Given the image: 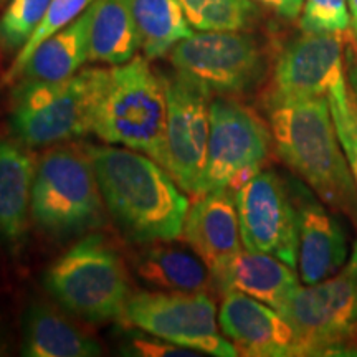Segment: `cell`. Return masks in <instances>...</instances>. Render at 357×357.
<instances>
[{
    "instance_id": "cell-29",
    "label": "cell",
    "mask_w": 357,
    "mask_h": 357,
    "mask_svg": "<svg viewBox=\"0 0 357 357\" xmlns=\"http://www.w3.org/2000/svg\"><path fill=\"white\" fill-rule=\"evenodd\" d=\"M129 354L136 356H195V352L187 347L172 344V342L164 341L159 337H144V336H134L129 342Z\"/></svg>"
},
{
    "instance_id": "cell-7",
    "label": "cell",
    "mask_w": 357,
    "mask_h": 357,
    "mask_svg": "<svg viewBox=\"0 0 357 357\" xmlns=\"http://www.w3.org/2000/svg\"><path fill=\"white\" fill-rule=\"evenodd\" d=\"M280 314L291 326L294 356L351 354L357 333V278L351 265L319 283L298 287Z\"/></svg>"
},
{
    "instance_id": "cell-24",
    "label": "cell",
    "mask_w": 357,
    "mask_h": 357,
    "mask_svg": "<svg viewBox=\"0 0 357 357\" xmlns=\"http://www.w3.org/2000/svg\"><path fill=\"white\" fill-rule=\"evenodd\" d=\"M258 15L253 0H197L185 12L192 29L199 32H240Z\"/></svg>"
},
{
    "instance_id": "cell-22",
    "label": "cell",
    "mask_w": 357,
    "mask_h": 357,
    "mask_svg": "<svg viewBox=\"0 0 357 357\" xmlns=\"http://www.w3.org/2000/svg\"><path fill=\"white\" fill-rule=\"evenodd\" d=\"M89 25V61L124 65L141 47L132 0H95Z\"/></svg>"
},
{
    "instance_id": "cell-16",
    "label": "cell",
    "mask_w": 357,
    "mask_h": 357,
    "mask_svg": "<svg viewBox=\"0 0 357 357\" xmlns=\"http://www.w3.org/2000/svg\"><path fill=\"white\" fill-rule=\"evenodd\" d=\"M298 268L305 284L319 283L339 273L347 257L341 223L311 197L298 204Z\"/></svg>"
},
{
    "instance_id": "cell-33",
    "label": "cell",
    "mask_w": 357,
    "mask_h": 357,
    "mask_svg": "<svg viewBox=\"0 0 357 357\" xmlns=\"http://www.w3.org/2000/svg\"><path fill=\"white\" fill-rule=\"evenodd\" d=\"M349 265H351L352 270H354L356 278H357V242H356V245H354V252H352V258H351Z\"/></svg>"
},
{
    "instance_id": "cell-8",
    "label": "cell",
    "mask_w": 357,
    "mask_h": 357,
    "mask_svg": "<svg viewBox=\"0 0 357 357\" xmlns=\"http://www.w3.org/2000/svg\"><path fill=\"white\" fill-rule=\"evenodd\" d=\"M273 147L271 129L255 111L231 96L215 98L211 102V137L202 194L217 189L236 192L263 171Z\"/></svg>"
},
{
    "instance_id": "cell-32",
    "label": "cell",
    "mask_w": 357,
    "mask_h": 357,
    "mask_svg": "<svg viewBox=\"0 0 357 357\" xmlns=\"http://www.w3.org/2000/svg\"><path fill=\"white\" fill-rule=\"evenodd\" d=\"M347 7H349L352 32H354L356 38H357V0H347Z\"/></svg>"
},
{
    "instance_id": "cell-5",
    "label": "cell",
    "mask_w": 357,
    "mask_h": 357,
    "mask_svg": "<svg viewBox=\"0 0 357 357\" xmlns=\"http://www.w3.org/2000/svg\"><path fill=\"white\" fill-rule=\"evenodd\" d=\"M45 288L58 305L91 323L121 319L129 291L126 268L101 235H86L45 273Z\"/></svg>"
},
{
    "instance_id": "cell-19",
    "label": "cell",
    "mask_w": 357,
    "mask_h": 357,
    "mask_svg": "<svg viewBox=\"0 0 357 357\" xmlns=\"http://www.w3.org/2000/svg\"><path fill=\"white\" fill-rule=\"evenodd\" d=\"M35 171L33 155L0 136V234L10 243L25 236Z\"/></svg>"
},
{
    "instance_id": "cell-25",
    "label": "cell",
    "mask_w": 357,
    "mask_h": 357,
    "mask_svg": "<svg viewBox=\"0 0 357 357\" xmlns=\"http://www.w3.org/2000/svg\"><path fill=\"white\" fill-rule=\"evenodd\" d=\"M93 2H95V0H52L47 13H45L42 24L38 25V29L35 30L32 37L29 38V42L19 50V55H17L15 61H13L12 68L8 70L6 82L8 83L12 82V79L19 78L25 63L35 52V48H37L43 40L52 37V35L56 33L58 30L65 29V26L70 25L75 19H78Z\"/></svg>"
},
{
    "instance_id": "cell-10",
    "label": "cell",
    "mask_w": 357,
    "mask_h": 357,
    "mask_svg": "<svg viewBox=\"0 0 357 357\" xmlns=\"http://www.w3.org/2000/svg\"><path fill=\"white\" fill-rule=\"evenodd\" d=\"M171 63L211 95H243L265 73V55L252 35L240 32H197L171 50Z\"/></svg>"
},
{
    "instance_id": "cell-17",
    "label": "cell",
    "mask_w": 357,
    "mask_h": 357,
    "mask_svg": "<svg viewBox=\"0 0 357 357\" xmlns=\"http://www.w3.org/2000/svg\"><path fill=\"white\" fill-rule=\"evenodd\" d=\"M212 278L213 288L222 294L242 291L278 312L300 287L294 268L273 255L247 248L240 250Z\"/></svg>"
},
{
    "instance_id": "cell-27",
    "label": "cell",
    "mask_w": 357,
    "mask_h": 357,
    "mask_svg": "<svg viewBox=\"0 0 357 357\" xmlns=\"http://www.w3.org/2000/svg\"><path fill=\"white\" fill-rule=\"evenodd\" d=\"M329 106L339 141L349 162L352 177L357 185V109L352 100L347 79L337 84L328 95Z\"/></svg>"
},
{
    "instance_id": "cell-13",
    "label": "cell",
    "mask_w": 357,
    "mask_h": 357,
    "mask_svg": "<svg viewBox=\"0 0 357 357\" xmlns=\"http://www.w3.org/2000/svg\"><path fill=\"white\" fill-rule=\"evenodd\" d=\"M346 79L342 35L303 32L276 60L266 106L328 96Z\"/></svg>"
},
{
    "instance_id": "cell-15",
    "label": "cell",
    "mask_w": 357,
    "mask_h": 357,
    "mask_svg": "<svg viewBox=\"0 0 357 357\" xmlns=\"http://www.w3.org/2000/svg\"><path fill=\"white\" fill-rule=\"evenodd\" d=\"M182 238L217 273L242 250L235 192L217 189L197 195L189 205Z\"/></svg>"
},
{
    "instance_id": "cell-11",
    "label": "cell",
    "mask_w": 357,
    "mask_h": 357,
    "mask_svg": "<svg viewBox=\"0 0 357 357\" xmlns=\"http://www.w3.org/2000/svg\"><path fill=\"white\" fill-rule=\"evenodd\" d=\"M167 95L164 167L187 194H202L211 137V93L184 75L162 77Z\"/></svg>"
},
{
    "instance_id": "cell-34",
    "label": "cell",
    "mask_w": 357,
    "mask_h": 357,
    "mask_svg": "<svg viewBox=\"0 0 357 357\" xmlns=\"http://www.w3.org/2000/svg\"><path fill=\"white\" fill-rule=\"evenodd\" d=\"M351 354H357V333L354 339H352V344H351Z\"/></svg>"
},
{
    "instance_id": "cell-3",
    "label": "cell",
    "mask_w": 357,
    "mask_h": 357,
    "mask_svg": "<svg viewBox=\"0 0 357 357\" xmlns=\"http://www.w3.org/2000/svg\"><path fill=\"white\" fill-rule=\"evenodd\" d=\"M109 70L83 68L61 82L24 79L13 93L12 129L30 147L93 132Z\"/></svg>"
},
{
    "instance_id": "cell-28",
    "label": "cell",
    "mask_w": 357,
    "mask_h": 357,
    "mask_svg": "<svg viewBox=\"0 0 357 357\" xmlns=\"http://www.w3.org/2000/svg\"><path fill=\"white\" fill-rule=\"evenodd\" d=\"M351 26L347 0H305L300 15L303 32L341 33Z\"/></svg>"
},
{
    "instance_id": "cell-21",
    "label": "cell",
    "mask_w": 357,
    "mask_h": 357,
    "mask_svg": "<svg viewBox=\"0 0 357 357\" xmlns=\"http://www.w3.org/2000/svg\"><path fill=\"white\" fill-rule=\"evenodd\" d=\"M101 346L47 305H32L24 318L22 354L26 357H95Z\"/></svg>"
},
{
    "instance_id": "cell-31",
    "label": "cell",
    "mask_w": 357,
    "mask_h": 357,
    "mask_svg": "<svg viewBox=\"0 0 357 357\" xmlns=\"http://www.w3.org/2000/svg\"><path fill=\"white\" fill-rule=\"evenodd\" d=\"M346 77H347V86H349L351 96H352V100H354V105L357 109V65L354 63V61H351L349 73H347Z\"/></svg>"
},
{
    "instance_id": "cell-26",
    "label": "cell",
    "mask_w": 357,
    "mask_h": 357,
    "mask_svg": "<svg viewBox=\"0 0 357 357\" xmlns=\"http://www.w3.org/2000/svg\"><path fill=\"white\" fill-rule=\"evenodd\" d=\"M52 0H10L0 17V45L7 52L20 50L29 42Z\"/></svg>"
},
{
    "instance_id": "cell-9",
    "label": "cell",
    "mask_w": 357,
    "mask_h": 357,
    "mask_svg": "<svg viewBox=\"0 0 357 357\" xmlns=\"http://www.w3.org/2000/svg\"><path fill=\"white\" fill-rule=\"evenodd\" d=\"M129 323L172 344L217 357L238 356L218 331L217 305L207 291L131 294L124 314Z\"/></svg>"
},
{
    "instance_id": "cell-20",
    "label": "cell",
    "mask_w": 357,
    "mask_h": 357,
    "mask_svg": "<svg viewBox=\"0 0 357 357\" xmlns=\"http://www.w3.org/2000/svg\"><path fill=\"white\" fill-rule=\"evenodd\" d=\"M91 6L78 19L43 40L29 58L20 77L40 82H61L73 77L89 60Z\"/></svg>"
},
{
    "instance_id": "cell-2",
    "label": "cell",
    "mask_w": 357,
    "mask_h": 357,
    "mask_svg": "<svg viewBox=\"0 0 357 357\" xmlns=\"http://www.w3.org/2000/svg\"><path fill=\"white\" fill-rule=\"evenodd\" d=\"M276 154L333 211L357 225V185L342 153L328 96L268 106Z\"/></svg>"
},
{
    "instance_id": "cell-6",
    "label": "cell",
    "mask_w": 357,
    "mask_h": 357,
    "mask_svg": "<svg viewBox=\"0 0 357 357\" xmlns=\"http://www.w3.org/2000/svg\"><path fill=\"white\" fill-rule=\"evenodd\" d=\"M102 195L86 149L55 147L40 159L32 185L30 213L58 238L84 234L102 222Z\"/></svg>"
},
{
    "instance_id": "cell-14",
    "label": "cell",
    "mask_w": 357,
    "mask_h": 357,
    "mask_svg": "<svg viewBox=\"0 0 357 357\" xmlns=\"http://www.w3.org/2000/svg\"><path fill=\"white\" fill-rule=\"evenodd\" d=\"M218 323L238 354L294 356V334L287 319L271 306L242 291L223 293Z\"/></svg>"
},
{
    "instance_id": "cell-12",
    "label": "cell",
    "mask_w": 357,
    "mask_h": 357,
    "mask_svg": "<svg viewBox=\"0 0 357 357\" xmlns=\"http://www.w3.org/2000/svg\"><path fill=\"white\" fill-rule=\"evenodd\" d=\"M242 245L268 253L296 270L298 208L284 182L273 171H261L235 192Z\"/></svg>"
},
{
    "instance_id": "cell-30",
    "label": "cell",
    "mask_w": 357,
    "mask_h": 357,
    "mask_svg": "<svg viewBox=\"0 0 357 357\" xmlns=\"http://www.w3.org/2000/svg\"><path fill=\"white\" fill-rule=\"evenodd\" d=\"M261 3L263 7L273 10L276 15L283 17L287 20H296L301 15L305 0H253Z\"/></svg>"
},
{
    "instance_id": "cell-1",
    "label": "cell",
    "mask_w": 357,
    "mask_h": 357,
    "mask_svg": "<svg viewBox=\"0 0 357 357\" xmlns=\"http://www.w3.org/2000/svg\"><path fill=\"white\" fill-rule=\"evenodd\" d=\"M106 207L134 242L182 236L189 199L166 167L149 155L116 146H84Z\"/></svg>"
},
{
    "instance_id": "cell-18",
    "label": "cell",
    "mask_w": 357,
    "mask_h": 357,
    "mask_svg": "<svg viewBox=\"0 0 357 357\" xmlns=\"http://www.w3.org/2000/svg\"><path fill=\"white\" fill-rule=\"evenodd\" d=\"M136 278L151 291L200 293L213 288L208 266L190 247L154 242L132 260Z\"/></svg>"
},
{
    "instance_id": "cell-4",
    "label": "cell",
    "mask_w": 357,
    "mask_h": 357,
    "mask_svg": "<svg viewBox=\"0 0 357 357\" xmlns=\"http://www.w3.org/2000/svg\"><path fill=\"white\" fill-rule=\"evenodd\" d=\"M166 126V86L147 60L134 56L109 70L93 132L106 144L137 151L164 167Z\"/></svg>"
},
{
    "instance_id": "cell-23",
    "label": "cell",
    "mask_w": 357,
    "mask_h": 357,
    "mask_svg": "<svg viewBox=\"0 0 357 357\" xmlns=\"http://www.w3.org/2000/svg\"><path fill=\"white\" fill-rule=\"evenodd\" d=\"M132 13L141 47L151 60L164 56L194 33L181 0H132Z\"/></svg>"
}]
</instances>
